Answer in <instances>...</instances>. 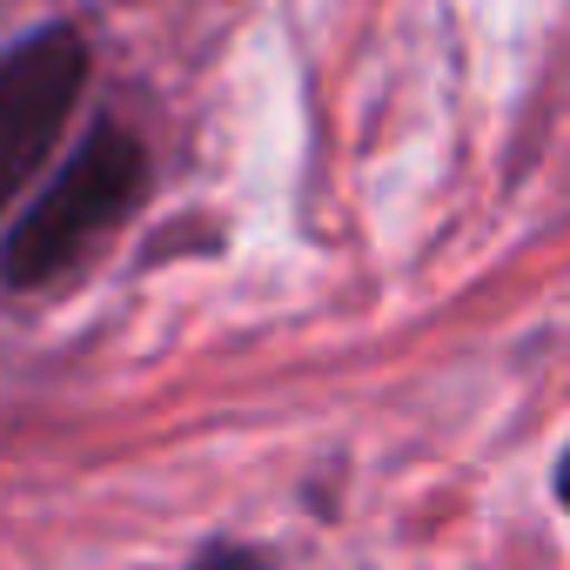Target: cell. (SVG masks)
Here are the masks:
<instances>
[{
    "mask_svg": "<svg viewBox=\"0 0 570 570\" xmlns=\"http://www.w3.org/2000/svg\"><path fill=\"white\" fill-rule=\"evenodd\" d=\"M148 181H155L148 141L121 115H95L75 155L41 181V195L0 235V289L35 296V289L68 282L148 202Z\"/></svg>",
    "mask_w": 570,
    "mask_h": 570,
    "instance_id": "cell-1",
    "label": "cell"
},
{
    "mask_svg": "<svg viewBox=\"0 0 570 570\" xmlns=\"http://www.w3.org/2000/svg\"><path fill=\"white\" fill-rule=\"evenodd\" d=\"M550 490H557V503H563V517H570V443L557 450V470H550Z\"/></svg>",
    "mask_w": 570,
    "mask_h": 570,
    "instance_id": "cell-3",
    "label": "cell"
},
{
    "mask_svg": "<svg viewBox=\"0 0 570 570\" xmlns=\"http://www.w3.org/2000/svg\"><path fill=\"white\" fill-rule=\"evenodd\" d=\"M81 88H88V41L68 21L0 48V215L48 168L55 141L81 108Z\"/></svg>",
    "mask_w": 570,
    "mask_h": 570,
    "instance_id": "cell-2",
    "label": "cell"
}]
</instances>
